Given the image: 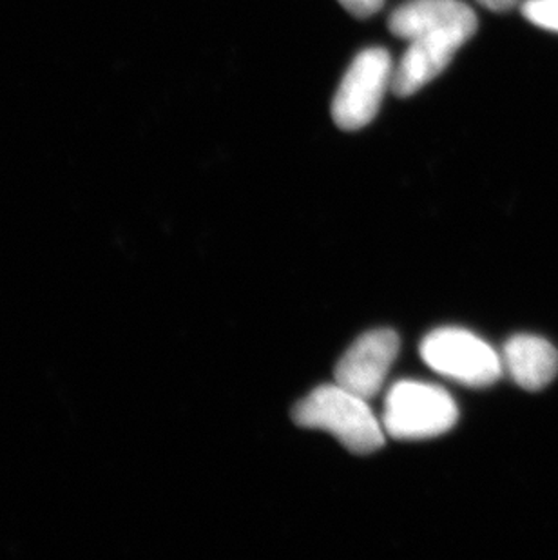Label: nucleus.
Masks as SVG:
<instances>
[{"mask_svg": "<svg viewBox=\"0 0 558 560\" xmlns=\"http://www.w3.org/2000/svg\"><path fill=\"white\" fill-rule=\"evenodd\" d=\"M292 419L303 429L325 430L352 454H374L385 446V427L369 399L341 385H323L295 405Z\"/></svg>", "mask_w": 558, "mask_h": 560, "instance_id": "1", "label": "nucleus"}, {"mask_svg": "<svg viewBox=\"0 0 558 560\" xmlns=\"http://www.w3.org/2000/svg\"><path fill=\"white\" fill-rule=\"evenodd\" d=\"M457 419V402L432 383L399 381L386 394L383 427L386 434L399 441L439 438L450 432Z\"/></svg>", "mask_w": 558, "mask_h": 560, "instance_id": "2", "label": "nucleus"}, {"mask_svg": "<svg viewBox=\"0 0 558 560\" xmlns=\"http://www.w3.org/2000/svg\"><path fill=\"white\" fill-rule=\"evenodd\" d=\"M419 350L432 371L464 386H490L504 374L502 355L464 328H438L422 339Z\"/></svg>", "mask_w": 558, "mask_h": 560, "instance_id": "3", "label": "nucleus"}, {"mask_svg": "<svg viewBox=\"0 0 558 560\" xmlns=\"http://www.w3.org/2000/svg\"><path fill=\"white\" fill-rule=\"evenodd\" d=\"M394 63L385 48L363 49L353 59L333 102V118L345 131L369 126L392 85Z\"/></svg>", "mask_w": 558, "mask_h": 560, "instance_id": "4", "label": "nucleus"}, {"mask_svg": "<svg viewBox=\"0 0 558 560\" xmlns=\"http://www.w3.org/2000/svg\"><path fill=\"white\" fill-rule=\"evenodd\" d=\"M475 32V26L441 27L408 40L410 46L400 57L397 68H394L391 90L397 96L416 95L417 91L443 73Z\"/></svg>", "mask_w": 558, "mask_h": 560, "instance_id": "5", "label": "nucleus"}, {"mask_svg": "<svg viewBox=\"0 0 558 560\" xmlns=\"http://www.w3.org/2000/svg\"><path fill=\"white\" fill-rule=\"evenodd\" d=\"M397 354L399 336L394 330H370L342 354L336 366V383L370 401L385 385Z\"/></svg>", "mask_w": 558, "mask_h": 560, "instance_id": "6", "label": "nucleus"}, {"mask_svg": "<svg viewBox=\"0 0 558 560\" xmlns=\"http://www.w3.org/2000/svg\"><path fill=\"white\" fill-rule=\"evenodd\" d=\"M450 26H479L477 15L461 0H410L392 11L388 27L395 37L411 40L421 33Z\"/></svg>", "mask_w": 558, "mask_h": 560, "instance_id": "7", "label": "nucleus"}, {"mask_svg": "<svg viewBox=\"0 0 558 560\" xmlns=\"http://www.w3.org/2000/svg\"><path fill=\"white\" fill-rule=\"evenodd\" d=\"M504 372L524 390H543L558 374V352L546 339L519 334L504 345Z\"/></svg>", "mask_w": 558, "mask_h": 560, "instance_id": "8", "label": "nucleus"}, {"mask_svg": "<svg viewBox=\"0 0 558 560\" xmlns=\"http://www.w3.org/2000/svg\"><path fill=\"white\" fill-rule=\"evenodd\" d=\"M522 13L535 26L558 32V0H526Z\"/></svg>", "mask_w": 558, "mask_h": 560, "instance_id": "9", "label": "nucleus"}, {"mask_svg": "<svg viewBox=\"0 0 558 560\" xmlns=\"http://www.w3.org/2000/svg\"><path fill=\"white\" fill-rule=\"evenodd\" d=\"M350 15L369 19L383 8L385 0H337Z\"/></svg>", "mask_w": 558, "mask_h": 560, "instance_id": "10", "label": "nucleus"}, {"mask_svg": "<svg viewBox=\"0 0 558 560\" xmlns=\"http://www.w3.org/2000/svg\"><path fill=\"white\" fill-rule=\"evenodd\" d=\"M491 11H508L515 5L516 0H477Z\"/></svg>", "mask_w": 558, "mask_h": 560, "instance_id": "11", "label": "nucleus"}]
</instances>
